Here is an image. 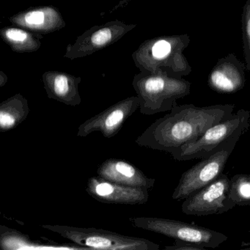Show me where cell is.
Masks as SVG:
<instances>
[{
  "label": "cell",
  "mask_w": 250,
  "mask_h": 250,
  "mask_svg": "<svg viewBox=\"0 0 250 250\" xmlns=\"http://www.w3.org/2000/svg\"><path fill=\"white\" fill-rule=\"evenodd\" d=\"M235 105L178 104L167 115L155 121L137 137L136 143L141 147L171 153L184 145L193 143L212 125L233 114Z\"/></svg>",
  "instance_id": "6da1fadb"
},
{
  "label": "cell",
  "mask_w": 250,
  "mask_h": 250,
  "mask_svg": "<svg viewBox=\"0 0 250 250\" xmlns=\"http://www.w3.org/2000/svg\"><path fill=\"white\" fill-rule=\"evenodd\" d=\"M191 42L188 35L159 36L143 42L132 54L140 71L155 72L161 69L171 77L182 79L191 72L183 52Z\"/></svg>",
  "instance_id": "7a4b0ae2"
},
{
  "label": "cell",
  "mask_w": 250,
  "mask_h": 250,
  "mask_svg": "<svg viewBox=\"0 0 250 250\" xmlns=\"http://www.w3.org/2000/svg\"><path fill=\"white\" fill-rule=\"evenodd\" d=\"M132 85L140 100V112L145 115L170 111L178 99L191 92L189 82L171 77L161 69L155 72L140 71L134 76Z\"/></svg>",
  "instance_id": "3957f363"
},
{
  "label": "cell",
  "mask_w": 250,
  "mask_h": 250,
  "mask_svg": "<svg viewBox=\"0 0 250 250\" xmlns=\"http://www.w3.org/2000/svg\"><path fill=\"white\" fill-rule=\"evenodd\" d=\"M250 125V112L239 109L229 118L212 125L202 137L193 143L184 145L170 153L175 160L206 159L222 150L233 151L241 136Z\"/></svg>",
  "instance_id": "277c9868"
},
{
  "label": "cell",
  "mask_w": 250,
  "mask_h": 250,
  "mask_svg": "<svg viewBox=\"0 0 250 250\" xmlns=\"http://www.w3.org/2000/svg\"><path fill=\"white\" fill-rule=\"evenodd\" d=\"M42 228L56 232L77 245L104 250H159V244L146 238L127 236L95 228L43 225Z\"/></svg>",
  "instance_id": "5b68a950"
},
{
  "label": "cell",
  "mask_w": 250,
  "mask_h": 250,
  "mask_svg": "<svg viewBox=\"0 0 250 250\" xmlns=\"http://www.w3.org/2000/svg\"><path fill=\"white\" fill-rule=\"evenodd\" d=\"M130 220L136 228L162 234L175 240L200 244L206 248H216L228 240V237L222 232L181 221L146 216L131 218Z\"/></svg>",
  "instance_id": "8992f818"
},
{
  "label": "cell",
  "mask_w": 250,
  "mask_h": 250,
  "mask_svg": "<svg viewBox=\"0 0 250 250\" xmlns=\"http://www.w3.org/2000/svg\"><path fill=\"white\" fill-rule=\"evenodd\" d=\"M237 204L231 182L225 174L184 200L182 212L192 216L222 214Z\"/></svg>",
  "instance_id": "52a82bcc"
},
{
  "label": "cell",
  "mask_w": 250,
  "mask_h": 250,
  "mask_svg": "<svg viewBox=\"0 0 250 250\" xmlns=\"http://www.w3.org/2000/svg\"><path fill=\"white\" fill-rule=\"evenodd\" d=\"M137 24H125L119 20L93 26L67 46L64 58L74 61L93 55L122 39Z\"/></svg>",
  "instance_id": "ba28073f"
},
{
  "label": "cell",
  "mask_w": 250,
  "mask_h": 250,
  "mask_svg": "<svg viewBox=\"0 0 250 250\" xmlns=\"http://www.w3.org/2000/svg\"><path fill=\"white\" fill-rule=\"evenodd\" d=\"M232 150H225L202 159L186 171L172 194V199L185 200L196 191L208 185L222 175Z\"/></svg>",
  "instance_id": "9c48e42d"
},
{
  "label": "cell",
  "mask_w": 250,
  "mask_h": 250,
  "mask_svg": "<svg viewBox=\"0 0 250 250\" xmlns=\"http://www.w3.org/2000/svg\"><path fill=\"white\" fill-rule=\"evenodd\" d=\"M138 96H131L104 109L87 120L79 126L77 136L85 137L99 131L105 138L110 139L119 133L125 121L140 108Z\"/></svg>",
  "instance_id": "30bf717a"
},
{
  "label": "cell",
  "mask_w": 250,
  "mask_h": 250,
  "mask_svg": "<svg viewBox=\"0 0 250 250\" xmlns=\"http://www.w3.org/2000/svg\"><path fill=\"white\" fill-rule=\"evenodd\" d=\"M148 190L115 184L98 175L89 178L86 187L89 195L97 201L108 204H146L148 201Z\"/></svg>",
  "instance_id": "8fae6325"
},
{
  "label": "cell",
  "mask_w": 250,
  "mask_h": 250,
  "mask_svg": "<svg viewBox=\"0 0 250 250\" xmlns=\"http://www.w3.org/2000/svg\"><path fill=\"white\" fill-rule=\"evenodd\" d=\"M246 65L233 53L221 58L209 74V87L219 93H234L245 85Z\"/></svg>",
  "instance_id": "7c38bea8"
},
{
  "label": "cell",
  "mask_w": 250,
  "mask_h": 250,
  "mask_svg": "<svg viewBox=\"0 0 250 250\" xmlns=\"http://www.w3.org/2000/svg\"><path fill=\"white\" fill-rule=\"evenodd\" d=\"M9 21L14 26L39 35L54 33L66 26L61 12L54 6L25 10L10 17Z\"/></svg>",
  "instance_id": "4fadbf2b"
},
{
  "label": "cell",
  "mask_w": 250,
  "mask_h": 250,
  "mask_svg": "<svg viewBox=\"0 0 250 250\" xmlns=\"http://www.w3.org/2000/svg\"><path fill=\"white\" fill-rule=\"evenodd\" d=\"M98 176L110 182L126 187L144 188L147 189L154 187L156 180L145 175L143 171L127 161L109 159L99 165Z\"/></svg>",
  "instance_id": "5bb4252c"
},
{
  "label": "cell",
  "mask_w": 250,
  "mask_h": 250,
  "mask_svg": "<svg viewBox=\"0 0 250 250\" xmlns=\"http://www.w3.org/2000/svg\"><path fill=\"white\" fill-rule=\"evenodd\" d=\"M81 81V77L63 71H46L42 75L48 98L68 106H79L82 103L79 92Z\"/></svg>",
  "instance_id": "9a60e30c"
},
{
  "label": "cell",
  "mask_w": 250,
  "mask_h": 250,
  "mask_svg": "<svg viewBox=\"0 0 250 250\" xmlns=\"http://www.w3.org/2000/svg\"><path fill=\"white\" fill-rule=\"evenodd\" d=\"M0 247L3 250H87L81 246L33 241L28 235L4 225L0 226Z\"/></svg>",
  "instance_id": "2e32d148"
},
{
  "label": "cell",
  "mask_w": 250,
  "mask_h": 250,
  "mask_svg": "<svg viewBox=\"0 0 250 250\" xmlns=\"http://www.w3.org/2000/svg\"><path fill=\"white\" fill-rule=\"evenodd\" d=\"M28 101L20 93L14 95L0 104V131L7 132L22 124L30 114Z\"/></svg>",
  "instance_id": "e0dca14e"
},
{
  "label": "cell",
  "mask_w": 250,
  "mask_h": 250,
  "mask_svg": "<svg viewBox=\"0 0 250 250\" xmlns=\"http://www.w3.org/2000/svg\"><path fill=\"white\" fill-rule=\"evenodd\" d=\"M0 36L14 52L32 53L40 49L42 35L32 33L20 27H6L0 30Z\"/></svg>",
  "instance_id": "ac0fdd59"
},
{
  "label": "cell",
  "mask_w": 250,
  "mask_h": 250,
  "mask_svg": "<svg viewBox=\"0 0 250 250\" xmlns=\"http://www.w3.org/2000/svg\"><path fill=\"white\" fill-rule=\"evenodd\" d=\"M241 28L246 69L247 71H250V0H247L243 7Z\"/></svg>",
  "instance_id": "d6986e66"
},
{
  "label": "cell",
  "mask_w": 250,
  "mask_h": 250,
  "mask_svg": "<svg viewBox=\"0 0 250 250\" xmlns=\"http://www.w3.org/2000/svg\"><path fill=\"white\" fill-rule=\"evenodd\" d=\"M206 247L200 244H194L188 241L175 240L173 245L165 247L164 250H205Z\"/></svg>",
  "instance_id": "ffe728a7"
},
{
  "label": "cell",
  "mask_w": 250,
  "mask_h": 250,
  "mask_svg": "<svg viewBox=\"0 0 250 250\" xmlns=\"http://www.w3.org/2000/svg\"><path fill=\"white\" fill-rule=\"evenodd\" d=\"M8 76L3 71H0V87H4L8 83Z\"/></svg>",
  "instance_id": "44dd1931"
},
{
  "label": "cell",
  "mask_w": 250,
  "mask_h": 250,
  "mask_svg": "<svg viewBox=\"0 0 250 250\" xmlns=\"http://www.w3.org/2000/svg\"><path fill=\"white\" fill-rule=\"evenodd\" d=\"M131 1H134V0H122L121 2H120L112 10V11H116L118 8H122V7L125 6V5L128 3V2H131Z\"/></svg>",
  "instance_id": "7402d4cb"
}]
</instances>
